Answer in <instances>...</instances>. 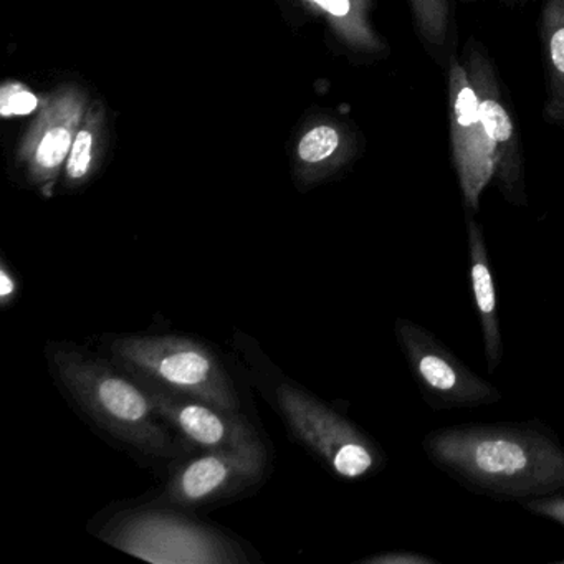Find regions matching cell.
<instances>
[{
    "mask_svg": "<svg viewBox=\"0 0 564 564\" xmlns=\"http://www.w3.org/2000/svg\"><path fill=\"white\" fill-rule=\"evenodd\" d=\"M563 564H564V561H563Z\"/></svg>",
    "mask_w": 564,
    "mask_h": 564,
    "instance_id": "22",
    "label": "cell"
},
{
    "mask_svg": "<svg viewBox=\"0 0 564 564\" xmlns=\"http://www.w3.org/2000/svg\"><path fill=\"white\" fill-rule=\"evenodd\" d=\"M70 131L65 128H54L45 134L37 150V163L44 170H55L64 163L68 151L72 150Z\"/></svg>",
    "mask_w": 564,
    "mask_h": 564,
    "instance_id": "15",
    "label": "cell"
},
{
    "mask_svg": "<svg viewBox=\"0 0 564 564\" xmlns=\"http://www.w3.org/2000/svg\"><path fill=\"white\" fill-rule=\"evenodd\" d=\"M524 510L536 517L546 518L564 528V495L553 494L546 497L523 501Z\"/></svg>",
    "mask_w": 564,
    "mask_h": 564,
    "instance_id": "18",
    "label": "cell"
},
{
    "mask_svg": "<svg viewBox=\"0 0 564 564\" xmlns=\"http://www.w3.org/2000/svg\"><path fill=\"white\" fill-rule=\"evenodd\" d=\"M540 39L546 78L543 118L551 127L564 128V0H544Z\"/></svg>",
    "mask_w": 564,
    "mask_h": 564,
    "instance_id": "12",
    "label": "cell"
},
{
    "mask_svg": "<svg viewBox=\"0 0 564 564\" xmlns=\"http://www.w3.org/2000/svg\"><path fill=\"white\" fill-rule=\"evenodd\" d=\"M462 62L467 68L468 80L477 95L485 131L494 147L495 183L508 203L524 207L528 204V196L523 150L497 67L487 48L475 37L468 39L465 44Z\"/></svg>",
    "mask_w": 564,
    "mask_h": 564,
    "instance_id": "7",
    "label": "cell"
},
{
    "mask_svg": "<svg viewBox=\"0 0 564 564\" xmlns=\"http://www.w3.org/2000/svg\"><path fill=\"white\" fill-rule=\"evenodd\" d=\"M160 417L173 425L191 444L206 451H256L263 448L256 429L239 412L223 411L207 402L184 398L147 386Z\"/></svg>",
    "mask_w": 564,
    "mask_h": 564,
    "instance_id": "10",
    "label": "cell"
},
{
    "mask_svg": "<svg viewBox=\"0 0 564 564\" xmlns=\"http://www.w3.org/2000/svg\"><path fill=\"white\" fill-rule=\"evenodd\" d=\"M52 361L72 399L115 437L156 457L176 454L147 388L74 349H57Z\"/></svg>",
    "mask_w": 564,
    "mask_h": 564,
    "instance_id": "2",
    "label": "cell"
},
{
    "mask_svg": "<svg viewBox=\"0 0 564 564\" xmlns=\"http://www.w3.org/2000/svg\"><path fill=\"white\" fill-rule=\"evenodd\" d=\"M447 94L452 163L465 209L474 214L480 207L481 194L494 180L495 154L467 68L454 54L447 61Z\"/></svg>",
    "mask_w": 564,
    "mask_h": 564,
    "instance_id": "8",
    "label": "cell"
},
{
    "mask_svg": "<svg viewBox=\"0 0 564 564\" xmlns=\"http://www.w3.org/2000/svg\"><path fill=\"white\" fill-rule=\"evenodd\" d=\"M105 540L151 563H237L242 554L219 533L177 514L143 511L111 527Z\"/></svg>",
    "mask_w": 564,
    "mask_h": 564,
    "instance_id": "6",
    "label": "cell"
},
{
    "mask_svg": "<svg viewBox=\"0 0 564 564\" xmlns=\"http://www.w3.org/2000/svg\"><path fill=\"white\" fill-rule=\"evenodd\" d=\"M18 280L12 275L8 265L2 263V269H0V305H11V303L14 302L15 296H18Z\"/></svg>",
    "mask_w": 564,
    "mask_h": 564,
    "instance_id": "20",
    "label": "cell"
},
{
    "mask_svg": "<svg viewBox=\"0 0 564 564\" xmlns=\"http://www.w3.org/2000/svg\"><path fill=\"white\" fill-rule=\"evenodd\" d=\"M91 148H94V138L88 131L78 133L74 147H72L70 161H68L67 173L72 180H82L90 170Z\"/></svg>",
    "mask_w": 564,
    "mask_h": 564,
    "instance_id": "17",
    "label": "cell"
},
{
    "mask_svg": "<svg viewBox=\"0 0 564 564\" xmlns=\"http://www.w3.org/2000/svg\"><path fill=\"white\" fill-rule=\"evenodd\" d=\"M339 133L333 127H316L300 141L299 154L302 161L318 164L329 160L339 148Z\"/></svg>",
    "mask_w": 564,
    "mask_h": 564,
    "instance_id": "14",
    "label": "cell"
},
{
    "mask_svg": "<svg viewBox=\"0 0 564 564\" xmlns=\"http://www.w3.org/2000/svg\"><path fill=\"white\" fill-rule=\"evenodd\" d=\"M37 98L31 91L22 90L18 85H9L0 95V111L4 117L31 115L37 108Z\"/></svg>",
    "mask_w": 564,
    "mask_h": 564,
    "instance_id": "16",
    "label": "cell"
},
{
    "mask_svg": "<svg viewBox=\"0 0 564 564\" xmlns=\"http://www.w3.org/2000/svg\"><path fill=\"white\" fill-rule=\"evenodd\" d=\"M394 333L409 371L432 409L485 408L503 398L500 389L475 375L419 323L398 318Z\"/></svg>",
    "mask_w": 564,
    "mask_h": 564,
    "instance_id": "5",
    "label": "cell"
},
{
    "mask_svg": "<svg viewBox=\"0 0 564 564\" xmlns=\"http://www.w3.org/2000/svg\"><path fill=\"white\" fill-rule=\"evenodd\" d=\"M276 401L290 431L338 477L359 480L384 465L376 442L308 392L283 382L276 389Z\"/></svg>",
    "mask_w": 564,
    "mask_h": 564,
    "instance_id": "4",
    "label": "cell"
},
{
    "mask_svg": "<svg viewBox=\"0 0 564 564\" xmlns=\"http://www.w3.org/2000/svg\"><path fill=\"white\" fill-rule=\"evenodd\" d=\"M115 361L147 386L239 412L230 376L203 343L183 336H121L111 343Z\"/></svg>",
    "mask_w": 564,
    "mask_h": 564,
    "instance_id": "3",
    "label": "cell"
},
{
    "mask_svg": "<svg viewBox=\"0 0 564 564\" xmlns=\"http://www.w3.org/2000/svg\"><path fill=\"white\" fill-rule=\"evenodd\" d=\"M465 226H467L468 276H470L475 310L480 319L485 361H487L488 372H495L503 359L497 285H495L484 229L470 213L465 217Z\"/></svg>",
    "mask_w": 564,
    "mask_h": 564,
    "instance_id": "11",
    "label": "cell"
},
{
    "mask_svg": "<svg viewBox=\"0 0 564 564\" xmlns=\"http://www.w3.org/2000/svg\"><path fill=\"white\" fill-rule=\"evenodd\" d=\"M422 448L448 477L498 500L564 491V447L540 422L452 425L429 432Z\"/></svg>",
    "mask_w": 564,
    "mask_h": 564,
    "instance_id": "1",
    "label": "cell"
},
{
    "mask_svg": "<svg viewBox=\"0 0 564 564\" xmlns=\"http://www.w3.org/2000/svg\"><path fill=\"white\" fill-rule=\"evenodd\" d=\"M265 447L256 451H209L184 464L171 478L166 500L203 505L237 494L260 480L265 470Z\"/></svg>",
    "mask_w": 564,
    "mask_h": 564,
    "instance_id": "9",
    "label": "cell"
},
{
    "mask_svg": "<svg viewBox=\"0 0 564 564\" xmlns=\"http://www.w3.org/2000/svg\"><path fill=\"white\" fill-rule=\"evenodd\" d=\"M365 564H438L432 557L425 556L415 551H386V553L375 554V556L362 560Z\"/></svg>",
    "mask_w": 564,
    "mask_h": 564,
    "instance_id": "19",
    "label": "cell"
},
{
    "mask_svg": "<svg viewBox=\"0 0 564 564\" xmlns=\"http://www.w3.org/2000/svg\"><path fill=\"white\" fill-rule=\"evenodd\" d=\"M319 8L325 9L328 14L338 19L348 18L352 9L351 0H313Z\"/></svg>",
    "mask_w": 564,
    "mask_h": 564,
    "instance_id": "21",
    "label": "cell"
},
{
    "mask_svg": "<svg viewBox=\"0 0 564 564\" xmlns=\"http://www.w3.org/2000/svg\"><path fill=\"white\" fill-rule=\"evenodd\" d=\"M409 8L419 41L438 65H444V58L448 61L452 55L451 0H409Z\"/></svg>",
    "mask_w": 564,
    "mask_h": 564,
    "instance_id": "13",
    "label": "cell"
}]
</instances>
